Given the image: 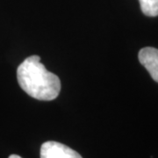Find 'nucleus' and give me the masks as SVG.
I'll return each instance as SVG.
<instances>
[{
    "label": "nucleus",
    "instance_id": "obj_5",
    "mask_svg": "<svg viewBox=\"0 0 158 158\" xmlns=\"http://www.w3.org/2000/svg\"><path fill=\"white\" fill-rule=\"evenodd\" d=\"M9 158H22L20 157L19 156H18V155H11L10 156H9Z\"/></svg>",
    "mask_w": 158,
    "mask_h": 158
},
{
    "label": "nucleus",
    "instance_id": "obj_1",
    "mask_svg": "<svg viewBox=\"0 0 158 158\" xmlns=\"http://www.w3.org/2000/svg\"><path fill=\"white\" fill-rule=\"evenodd\" d=\"M17 78L21 89L38 100H53L61 90L59 77L46 69L38 56H31L20 63Z\"/></svg>",
    "mask_w": 158,
    "mask_h": 158
},
{
    "label": "nucleus",
    "instance_id": "obj_3",
    "mask_svg": "<svg viewBox=\"0 0 158 158\" xmlns=\"http://www.w3.org/2000/svg\"><path fill=\"white\" fill-rule=\"evenodd\" d=\"M138 58L141 65L150 74L151 77L158 83V49L151 47L141 48Z\"/></svg>",
    "mask_w": 158,
    "mask_h": 158
},
{
    "label": "nucleus",
    "instance_id": "obj_4",
    "mask_svg": "<svg viewBox=\"0 0 158 158\" xmlns=\"http://www.w3.org/2000/svg\"><path fill=\"white\" fill-rule=\"evenodd\" d=\"M141 11L149 17L158 16V0H139Z\"/></svg>",
    "mask_w": 158,
    "mask_h": 158
},
{
    "label": "nucleus",
    "instance_id": "obj_2",
    "mask_svg": "<svg viewBox=\"0 0 158 158\" xmlns=\"http://www.w3.org/2000/svg\"><path fill=\"white\" fill-rule=\"evenodd\" d=\"M40 158H83L78 153L57 141H46L40 148Z\"/></svg>",
    "mask_w": 158,
    "mask_h": 158
}]
</instances>
